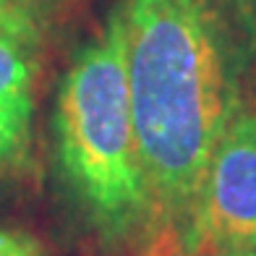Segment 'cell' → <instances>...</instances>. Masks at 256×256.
I'll return each mask as SVG.
<instances>
[{
    "mask_svg": "<svg viewBox=\"0 0 256 256\" xmlns=\"http://www.w3.org/2000/svg\"><path fill=\"white\" fill-rule=\"evenodd\" d=\"M157 256H180L209 160L246 108L256 21L246 0H118Z\"/></svg>",
    "mask_w": 256,
    "mask_h": 256,
    "instance_id": "6da1fadb",
    "label": "cell"
},
{
    "mask_svg": "<svg viewBox=\"0 0 256 256\" xmlns=\"http://www.w3.org/2000/svg\"><path fill=\"white\" fill-rule=\"evenodd\" d=\"M60 176L89 230L108 248H157V212L138 146L118 3L81 44L58 89Z\"/></svg>",
    "mask_w": 256,
    "mask_h": 256,
    "instance_id": "7a4b0ae2",
    "label": "cell"
},
{
    "mask_svg": "<svg viewBox=\"0 0 256 256\" xmlns=\"http://www.w3.org/2000/svg\"><path fill=\"white\" fill-rule=\"evenodd\" d=\"M256 248V110L243 108L209 160L180 256Z\"/></svg>",
    "mask_w": 256,
    "mask_h": 256,
    "instance_id": "3957f363",
    "label": "cell"
},
{
    "mask_svg": "<svg viewBox=\"0 0 256 256\" xmlns=\"http://www.w3.org/2000/svg\"><path fill=\"white\" fill-rule=\"evenodd\" d=\"M40 42L0 24V170L26 162L34 123Z\"/></svg>",
    "mask_w": 256,
    "mask_h": 256,
    "instance_id": "277c9868",
    "label": "cell"
},
{
    "mask_svg": "<svg viewBox=\"0 0 256 256\" xmlns=\"http://www.w3.org/2000/svg\"><path fill=\"white\" fill-rule=\"evenodd\" d=\"M0 24L18 32V34H26L34 42L44 40L40 34V26L34 21L29 6H26V0H0Z\"/></svg>",
    "mask_w": 256,
    "mask_h": 256,
    "instance_id": "5b68a950",
    "label": "cell"
},
{
    "mask_svg": "<svg viewBox=\"0 0 256 256\" xmlns=\"http://www.w3.org/2000/svg\"><path fill=\"white\" fill-rule=\"evenodd\" d=\"M78 3L81 0H26V6L32 10L34 21H37L42 37H48V32L58 26V21L71 16Z\"/></svg>",
    "mask_w": 256,
    "mask_h": 256,
    "instance_id": "8992f818",
    "label": "cell"
},
{
    "mask_svg": "<svg viewBox=\"0 0 256 256\" xmlns=\"http://www.w3.org/2000/svg\"><path fill=\"white\" fill-rule=\"evenodd\" d=\"M0 256H44L37 238L21 230L0 228Z\"/></svg>",
    "mask_w": 256,
    "mask_h": 256,
    "instance_id": "52a82bcc",
    "label": "cell"
},
{
    "mask_svg": "<svg viewBox=\"0 0 256 256\" xmlns=\"http://www.w3.org/2000/svg\"><path fill=\"white\" fill-rule=\"evenodd\" d=\"M217 256H256V248H251V251H230V254H217Z\"/></svg>",
    "mask_w": 256,
    "mask_h": 256,
    "instance_id": "ba28073f",
    "label": "cell"
},
{
    "mask_svg": "<svg viewBox=\"0 0 256 256\" xmlns=\"http://www.w3.org/2000/svg\"><path fill=\"white\" fill-rule=\"evenodd\" d=\"M248 3V8H251V16H254V21H256V0H246Z\"/></svg>",
    "mask_w": 256,
    "mask_h": 256,
    "instance_id": "9c48e42d",
    "label": "cell"
}]
</instances>
